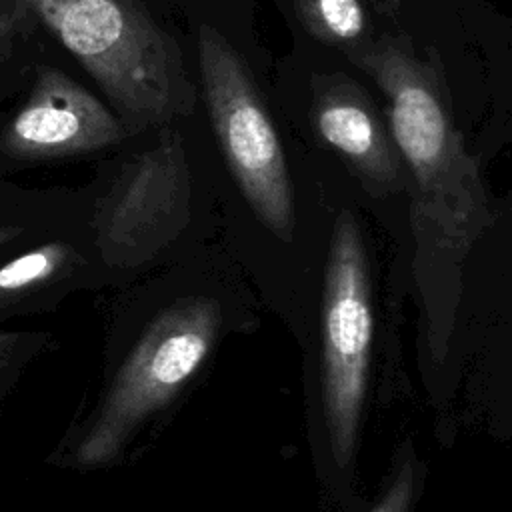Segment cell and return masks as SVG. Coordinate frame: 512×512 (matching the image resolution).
Masks as SVG:
<instances>
[{
  "label": "cell",
  "instance_id": "1",
  "mask_svg": "<svg viewBox=\"0 0 512 512\" xmlns=\"http://www.w3.org/2000/svg\"><path fill=\"white\" fill-rule=\"evenodd\" d=\"M390 102V134L414 178L412 224L432 246H466L488 222L476 160L456 130L434 68L398 40L350 52Z\"/></svg>",
  "mask_w": 512,
  "mask_h": 512
},
{
  "label": "cell",
  "instance_id": "2",
  "mask_svg": "<svg viewBox=\"0 0 512 512\" xmlns=\"http://www.w3.org/2000/svg\"><path fill=\"white\" fill-rule=\"evenodd\" d=\"M96 80L124 126H168L194 108L174 38L132 0H22Z\"/></svg>",
  "mask_w": 512,
  "mask_h": 512
},
{
  "label": "cell",
  "instance_id": "3",
  "mask_svg": "<svg viewBox=\"0 0 512 512\" xmlns=\"http://www.w3.org/2000/svg\"><path fill=\"white\" fill-rule=\"evenodd\" d=\"M196 44L202 98L228 170L260 222L288 242L294 232L292 184L254 76L216 28L202 24Z\"/></svg>",
  "mask_w": 512,
  "mask_h": 512
},
{
  "label": "cell",
  "instance_id": "4",
  "mask_svg": "<svg viewBox=\"0 0 512 512\" xmlns=\"http://www.w3.org/2000/svg\"><path fill=\"white\" fill-rule=\"evenodd\" d=\"M222 324L214 298H188L164 310L118 370L108 394L76 448V462H112L132 432L166 406L202 366Z\"/></svg>",
  "mask_w": 512,
  "mask_h": 512
},
{
  "label": "cell",
  "instance_id": "5",
  "mask_svg": "<svg viewBox=\"0 0 512 512\" xmlns=\"http://www.w3.org/2000/svg\"><path fill=\"white\" fill-rule=\"evenodd\" d=\"M372 344L366 250L356 218L334 222L322 298V400L330 448L344 468L356 450Z\"/></svg>",
  "mask_w": 512,
  "mask_h": 512
},
{
  "label": "cell",
  "instance_id": "6",
  "mask_svg": "<svg viewBox=\"0 0 512 512\" xmlns=\"http://www.w3.org/2000/svg\"><path fill=\"white\" fill-rule=\"evenodd\" d=\"M126 136V126L92 92L58 68L40 66L24 106L4 126L0 150L12 158L94 152Z\"/></svg>",
  "mask_w": 512,
  "mask_h": 512
},
{
  "label": "cell",
  "instance_id": "7",
  "mask_svg": "<svg viewBox=\"0 0 512 512\" xmlns=\"http://www.w3.org/2000/svg\"><path fill=\"white\" fill-rule=\"evenodd\" d=\"M190 198V166L180 132L162 126L156 142L134 156L100 208L108 238L132 240L180 220Z\"/></svg>",
  "mask_w": 512,
  "mask_h": 512
},
{
  "label": "cell",
  "instance_id": "8",
  "mask_svg": "<svg viewBox=\"0 0 512 512\" xmlns=\"http://www.w3.org/2000/svg\"><path fill=\"white\" fill-rule=\"evenodd\" d=\"M310 118L318 138L338 152L372 192L398 186L400 162L364 90L344 74L312 80Z\"/></svg>",
  "mask_w": 512,
  "mask_h": 512
},
{
  "label": "cell",
  "instance_id": "9",
  "mask_svg": "<svg viewBox=\"0 0 512 512\" xmlns=\"http://www.w3.org/2000/svg\"><path fill=\"white\" fill-rule=\"evenodd\" d=\"M302 26L320 42L352 48L366 32L360 0H294Z\"/></svg>",
  "mask_w": 512,
  "mask_h": 512
},
{
  "label": "cell",
  "instance_id": "10",
  "mask_svg": "<svg viewBox=\"0 0 512 512\" xmlns=\"http://www.w3.org/2000/svg\"><path fill=\"white\" fill-rule=\"evenodd\" d=\"M68 254L66 244L48 242L4 264L0 268V306L56 274L68 260Z\"/></svg>",
  "mask_w": 512,
  "mask_h": 512
},
{
  "label": "cell",
  "instance_id": "11",
  "mask_svg": "<svg viewBox=\"0 0 512 512\" xmlns=\"http://www.w3.org/2000/svg\"><path fill=\"white\" fill-rule=\"evenodd\" d=\"M30 8L22 0H0V68L8 60L14 40L22 30Z\"/></svg>",
  "mask_w": 512,
  "mask_h": 512
},
{
  "label": "cell",
  "instance_id": "12",
  "mask_svg": "<svg viewBox=\"0 0 512 512\" xmlns=\"http://www.w3.org/2000/svg\"><path fill=\"white\" fill-rule=\"evenodd\" d=\"M20 232H22V230H20L18 226H2V228H0V246L6 244V242H10L12 238H16Z\"/></svg>",
  "mask_w": 512,
  "mask_h": 512
}]
</instances>
